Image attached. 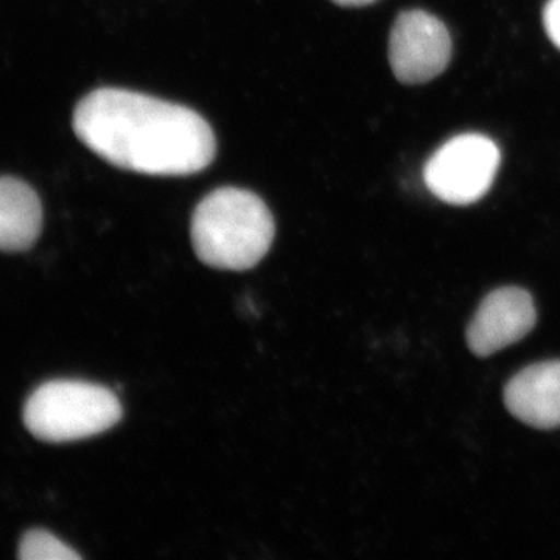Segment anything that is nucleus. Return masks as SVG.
<instances>
[{
	"label": "nucleus",
	"instance_id": "f257e3e1",
	"mask_svg": "<svg viewBox=\"0 0 560 560\" xmlns=\"http://www.w3.org/2000/svg\"><path fill=\"white\" fill-rule=\"evenodd\" d=\"M73 131L114 167L150 176L194 175L217 151L212 128L194 109L114 88L77 105Z\"/></svg>",
	"mask_w": 560,
	"mask_h": 560
},
{
	"label": "nucleus",
	"instance_id": "f03ea898",
	"mask_svg": "<svg viewBox=\"0 0 560 560\" xmlns=\"http://www.w3.org/2000/svg\"><path fill=\"white\" fill-rule=\"evenodd\" d=\"M190 234L202 264L217 270L246 271L267 256L276 226L270 209L256 194L221 187L195 209Z\"/></svg>",
	"mask_w": 560,
	"mask_h": 560
},
{
	"label": "nucleus",
	"instance_id": "7ed1b4c3",
	"mask_svg": "<svg viewBox=\"0 0 560 560\" xmlns=\"http://www.w3.org/2000/svg\"><path fill=\"white\" fill-rule=\"evenodd\" d=\"M124 416L119 397L97 383L51 381L24 407V423L36 440L62 444L113 429Z\"/></svg>",
	"mask_w": 560,
	"mask_h": 560
},
{
	"label": "nucleus",
	"instance_id": "20e7f679",
	"mask_svg": "<svg viewBox=\"0 0 560 560\" xmlns=\"http://www.w3.org/2000/svg\"><path fill=\"white\" fill-rule=\"evenodd\" d=\"M500 167V150L481 135H460L445 142L423 168L434 197L453 206L477 202L488 194Z\"/></svg>",
	"mask_w": 560,
	"mask_h": 560
},
{
	"label": "nucleus",
	"instance_id": "39448f33",
	"mask_svg": "<svg viewBox=\"0 0 560 560\" xmlns=\"http://www.w3.org/2000/svg\"><path fill=\"white\" fill-rule=\"evenodd\" d=\"M388 55L390 69L400 83H427L447 69L451 35L438 18L425 11H405L390 31Z\"/></svg>",
	"mask_w": 560,
	"mask_h": 560
},
{
	"label": "nucleus",
	"instance_id": "423d86ee",
	"mask_svg": "<svg viewBox=\"0 0 560 560\" xmlns=\"http://www.w3.org/2000/svg\"><path fill=\"white\" fill-rule=\"evenodd\" d=\"M536 320V307L528 291L504 287L481 302L467 329V345L475 355H492L523 340Z\"/></svg>",
	"mask_w": 560,
	"mask_h": 560
},
{
	"label": "nucleus",
	"instance_id": "0eeeda50",
	"mask_svg": "<svg viewBox=\"0 0 560 560\" xmlns=\"http://www.w3.org/2000/svg\"><path fill=\"white\" fill-rule=\"evenodd\" d=\"M504 404L526 425L560 429V360L544 361L518 372L504 388Z\"/></svg>",
	"mask_w": 560,
	"mask_h": 560
},
{
	"label": "nucleus",
	"instance_id": "6e6552de",
	"mask_svg": "<svg viewBox=\"0 0 560 560\" xmlns=\"http://www.w3.org/2000/svg\"><path fill=\"white\" fill-rule=\"evenodd\" d=\"M43 230L38 194L24 180L0 176V250L24 253Z\"/></svg>",
	"mask_w": 560,
	"mask_h": 560
},
{
	"label": "nucleus",
	"instance_id": "1a4fd4ad",
	"mask_svg": "<svg viewBox=\"0 0 560 560\" xmlns=\"http://www.w3.org/2000/svg\"><path fill=\"white\" fill-rule=\"evenodd\" d=\"M22 560H80L79 552L50 534L49 530L33 529L24 534L20 544Z\"/></svg>",
	"mask_w": 560,
	"mask_h": 560
},
{
	"label": "nucleus",
	"instance_id": "9d476101",
	"mask_svg": "<svg viewBox=\"0 0 560 560\" xmlns=\"http://www.w3.org/2000/svg\"><path fill=\"white\" fill-rule=\"evenodd\" d=\"M545 31L548 38L560 49V0H550L544 11Z\"/></svg>",
	"mask_w": 560,
	"mask_h": 560
},
{
	"label": "nucleus",
	"instance_id": "9b49d317",
	"mask_svg": "<svg viewBox=\"0 0 560 560\" xmlns=\"http://www.w3.org/2000/svg\"><path fill=\"white\" fill-rule=\"evenodd\" d=\"M331 2L340 7H366L377 2V0H331Z\"/></svg>",
	"mask_w": 560,
	"mask_h": 560
}]
</instances>
